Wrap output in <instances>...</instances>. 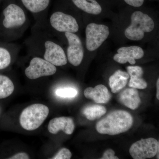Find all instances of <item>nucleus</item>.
<instances>
[{
    "label": "nucleus",
    "mask_w": 159,
    "mask_h": 159,
    "mask_svg": "<svg viewBox=\"0 0 159 159\" xmlns=\"http://www.w3.org/2000/svg\"><path fill=\"white\" fill-rule=\"evenodd\" d=\"M29 156L25 152H20L9 158V159H29Z\"/></svg>",
    "instance_id": "26"
},
{
    "label": "nucleus",
    "mask_w": 159,
    "mask_h": 159,
    "mask_svg": "<svg viewBox=\"0 0 159 159\" xmlns=\"http://www.w3.org/2000/svg\"><path fill=\"white\" fill-rule=\"evenodd\" d=\"M86 45L90 51L98 49L108 38L110 34L107 26L90 23L87 26L85 30Z\"/></svg>",
    "instance_id": "4"
},
{
    "label": "nucleus",
    "mask_w": 159,
    "mask_h": 159,
    "mask_svg": "<svg viewBox=\"0 0 159 159\" xmlns=\"http://www.w3.org/2000/svg\"><path fill=\"white\" fill-rule=\"evenodd\" d=\"M14 85L11 79L0 74V99L9 97L14 90Z\"/></svg>",
    "instance_id": "20"
},
{
    "label": "nucleus",
    "mask_w": 159,
    "mask_h": 159,
    "mask_svg": "<svg viewBox=\"0 0 159 159\" xmlns=\"http://www.w3.org/2000/svg\"><path fill=\"white\" fill-rule=\"evenodd\" d=\"M2 25L6 29H13L23 26L26 22L25 11L20 6L11 4L3 11Z\"/></svg>",
    "instance_id": "8"
},
{
    "label": "nucleus",
    "mask_w": 159,
    "mask_h": 159,
    "mask_svg": "<svg viewBox=\"0 0 159 159\" xmlns=\"http://www.w3.org/2000/svg\"><path fill=\"white\" fill-rule=\"evenodd\" d=\"M75 129V124L73 119L70 117H60L51 119L48 125L49 132L53 134L62 130L65 133L71 135Z\"/></svg>",
    "instance_id": "12"
},
{
    "label": "nucleus",
    "mask_w": 159,
    "mask_h": 159,
    "mask_svg": "<svg viewBox=\"0 0 159 159\" xmlns=\"http://www.w3.org/2000/svg\"><path fill=\"white\" fill-rule=\"evenodd\" d=\"M84 93L86 98L92 99L97 103H107L111 97L108 89L102 84L96 86L95 88H87Z\"/></svg>",
    "instance_id": "13"
},
{
    "label": "nucleus",
    "mask_w": 159,
    "mask_h": 159,
    "mask_svg": "<svg viewBox=\"0 0 159 159\" xmlns=\"http://www.w3.org/2000/svg\"><path fill=\"white\" fill-rule=\"evenodd\" d=\"M101 159H118L119 157L115 156V152L112 149H109L103 153Z\"/></svg>",
    "instance_id": "24"
},
{
    "label": "nucleus",
    "mask_w": 159,
    "mask_h": 159,
    "mask_svg": "<svg viewBox=\"0 0 159 159\" xmlns=\"http://www.w3.org/2000/svg\"><path fill=\"white\" fill-rule=\"evenodd\" d=\"M45 52L43 58L55 66L66 65L67 58L62 48L51 40L44 43Z\"/></svg>",
    "instance_id": "10"
},
{
    "label": "nucleus",
    "mask_w": 159,
    "mask_h": 159,
    "mask_svg": "<svg viewBox=\"0 0 159 159\" xmlns=\"http://www.w3.org/2000/svg\"><path fill=\"white\" fill-rule=\"evenodd\" d=\"M133 122V117L126 111H114L97 122L96 129L101 134L116 135L130 129Z\"/></svg>",
    "instance_id": "1"
},
{
    "label": "nucleus",
    "mask_w": 159,
    "mask_h": 159,
    "mask_svg": "<svg viewBox=\"0 0 159 159\" xmlns=\"http://www.w3.org/2000/svg\"><path fill=\"white\" fill-rule=\"evenodd\" d=\"M107 112L105 107L102 105H94L87 107L83 111V113L87 119L93 121L99 119L105 115Z\"/></svg>",
    "instance_id": "19"
},
{
    "label": "nucleus",
    "mask_w": 159,
    "mask_h": 159,
    "mask_svg": "<svg viewBox=\"0 0 159 159\" xmlns=\"http://www.w3.org/2000/svg\"><path fill=\"white\" fill-rule=\"evenodd\" d=\"M72 156V153L69 149L66 148H62L52 159H70Z\"/></svg>",
    "instance_id": "23"
},
{
    "label": "nucleus",
    "mask_w": 159,
    "mask_h": 159,
    "mask_svg": "<svg viewBox=\"0 0 159 159\" xmlns=\"http://www.w3.org/2000/svg\"><path fill=\"white\" fill-rule=\"evenodd\" d=\"M77 8L89 14L98 15L102 11V8L96 0H72Z\"/></svg>",
    "instance_id": "17"
},
{
    "label": "nucleus",
    "mask_w": 159,
    "mask_h": 159,
    "mask_svg": "<svg viewBox=\"0 0 159 159\" xmlns=\"http://www.w3.org/2000/svg\"><path fill=\"white\" fill-rule=\"evenodd\" d=\"M55 94L57 97L62 98H74L77 96L78 92L77 90L73 88H63L57 89Z\"/></svg>",
    "instance_id": "22"
},
{
    "label": "nucleus",
    "mask_w": 159,
    "mask_h": 159,
    "mask_svg": "<svg viewBox=\"0 0 159 159\" xmlns=\"http://www.w3.org/2000/svg\"><path fill=\"white\" fill-rule=\"evenodd\" d=\"M11 54L9 50L0 46V70L8 67L11 63Z\"/></svg>",
    "instance_id": "21"
},
{
    "label": "nucleus",
    "mask_w": 159,
    "mask_h": 159,
    "mask_svg": "<svg viewBox=\"0 0 159 159\" xmlns=\"http://www.w3.org/2000/svg\"><path fill=\"white\" fill-rule=\"evenodd\" d=\"M117 52L118 54L114 56V59L120 64L128 62L130 64H135V59L142 58L144 55V51L142 48L136 46L122 47L118 49Z\"/></svg>",
    "instance_id": "11"
},
{
    "label": "nucleus",
    "mask_w": 159,
    "mask_h": 159,
    "mask_svg": "<svg viewBox=\"0 0 159 159\" xmlns=\"http://www.w3.org/2000/svg\"><path fill=\"white\" fill-rule=\"evenodd\" d=\"M119 100L122 104L132 110L138 108L141 100L137 89H126L119 95Z\"/></svg>",
    "instance_id": "14"
},
{
    "label": "nucleus",
    "mask_w": 159,
    "mask_h": 159,
    "mask_svg": "<svg viewBox=\"0 0 159 159\" xmlns=\"http://www.w3.org/2000/svg\"><path fill=\"white\" fill-rule=\"evenodd\" d=\"M25 7L34 13H39L48 8L50 0H21Z\"/></svg>",
    "instance_id": "18"
},
{
    "label": "nucleus",
    "mask_w": 159,
    "mask_h": 159,
    "mask_svg": "<svg viewBox=\"0 0 159 159\" xmlns=\"http://www.w3.org/2000/svg\"><path fill=\"white\" fill-rule=\"evenodd\" d=\"M129 77L128 73L120 70L116 71L109 79L111 92L116 93L124 88L128 82Z\"/></svg>",
    "instance_id": "16"
},
{
    "label": "nucleus",
    "mask_w": 159,
    "mask_h": 159,
    "mask_svg": "<svg viewBox=\"0 0 159 159\" xmlns=\"http://www.w3.org/2000/svg\"><path fill=\"white\" fill-rule=\"evenodd\" d=\"M49 114V109L47 106L40 103L32 104L22 112L20 124L26 130H35L42 125Z\"/></svg>",
    "instance_id": "2"
},
{
    "label": "nucleus",
    "mask_w": 159,
    "mask_h": 159,
    "mask_svg": "<svg viewBox=\"0 0 159 159\" xmlns=\"http://www.w3.org/2000/svg\"><path fill=\"white\" fill-rule=\"evenodd\" d=\"M56 71L55 66L44 58L36 57L31 60L29 66L25 70V74L29 79L34 80L54 75Z\"/></svg>",
    "instance_id": "6"
},
{
    "label": "nucleus",
    "mask_w": 159,
    "mask_h": 159,
    "mask_svg": "<svg viewBox=\"0 0 159 159\" xmlns=\"http://www.w3.org/2000/svg\"><path fill=\"white\" fill-rule=\"evenodd\" d=\"M128 5L133 7H139L142 6L144 0H124Z\"/></svg>",
    "instance_id": "25"
},
{
    "label": "nucleus",
    "mask_w": 159,
    "mask_h": 159,
    "mask_svg": "<svg viewBox=\"0 0 159 159\" xmlns=\"http://www.w3.org/2000/svg\"><path fill=\"white\" fill-rule=\"evenodd\" d=\"M159 148V142L156 139H142L132 144L129 152L134 159L151 158L156 155Z\"/></svg>",
    "instance_id": "5"
},
{
    "label": "nucleus",
    "mask_w": 159,
    "mask_h": 159,
    "mask_svg": "<svg viewBox=\"0 0 159 159\" xmlns=\"http://www.w3.org/2000/svg\"><path fill=\"white\" fill-rule=\"evenodd\" d=\"M65 34L68 42L67 60L72 65L77 66L82 62L84 57L82 43L80 38L74 33L65 32Z\"/></svg>",
    "instance_id": "9"
},
{
    "label": "nucleus",
    "mask_w": 159,
    "mask_h": 159,
    "mask_svg": "<svg viewBox=\"0 0 159 159\" xmlns=\"http://www.w3.org/2000/svg\"><path fill=\"white\" fill-rule=\"evenodd\" d=\"M157 99H159V79H157Z\"/></svg>",
    "instance_id": "27"
},
{
    "label": "nucleus",
    "mask_w": 159,
    "mask_h": 159,
    "mask_svg": "<svg viewBox=\"0 0 159 159\" xmlns=\"http://www.w3.org/2000/svg\"><path fill=\"white\" fill-rule=\"evenodd\" d=\"M51 27L61 32L76 33L79 30V25L75 18L61 11H56L50 18Z\"/></svg>",
    "instance_id": "7"
},
{
    "label": "nucleus",
    "mask_w": 159,
    "mask_h": 159,
    "mask_svg": "<svg viewBox=\"0 0 159 159\" xmlns=\"http://www.w3.org/2000/svg\"><path fill=\"white\" fill-rule=\"evenodd\" d=\"M126 69L130 77L128 84L129 87L139 89H144L147 88V82L142 78L144 72L142 67L139 66H129Z\"/></svg>",
    "instance_id": "15"
},
{
    "label": "nucleus",
    "mask_w": 159,
    "mask_h": 159,
    "mask_svg": "<svg viewBox=\"0 0 159 159\" xmlns=\"http://www.w3.org/2000/svg\"><path fill=\"white\" fill-rule=\"evenodd\" d=\"M131 23L125 29V37L129 39L139 41L144 38L145 33L151 32L154 28L153 20L148 15L141 11H136L131 17Z\"/></svg>",
    "instance_id": "3"
}]
</instances>
